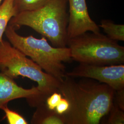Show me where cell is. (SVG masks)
I'll list each match as a JSON object with an SVG mask.
<instances>
[{
  "instance_id": "cell-13",
  "label": "cell",
  "mask_w": 124,
  "mask_h": 124,
  "mask_svg": "<svg viewBox=\"0 0 124 124\" xmlns=\"http://www.w3.org/2000/svg\"><path fill=\"white\" fill-rule=\"evenodd\" d=\"M1 110L4 112L5 116L9 124H28L26 119L16 111L10 109L8 105L3 107Z\"/></svg>"
},
{
  "instance_id": "cell-2",
  "label": "cell",
  "mask_w": 124,
  "mask_h": 124,
  "mask_svg": "<svg viewBox=\"0 0 124 124\" xmlns=\"http://www.w3.org/2000/svg\"><path fill=\"white\" fill-rule=\"evenodd\" d=\"M67 0H48L40 8L18 13L10 20L15 29L23 26L31 28L50 41L56 47H67L69 14Z\"/></svg>"
},
{
  "instance_id": "cell-5",
  "label": "cell",
  "mask_w": 124,
  "mask_h": 124,
  "mask_svg": "<svg viewBox=\"0 0 124 124\" xmlns=\"http://www.w3.org/2000/svg\"><path fill=\"white\" fill-rule=\"evenodd\" d=\"M72 59L98 65L124 64V47L100 33L87 32L69 39Z\"/></svg>"
},
{
  "instance_id": "cell-10",
  "label": "cell",
  "mask_w": 124,
  "mask_h": 124,
  "mask_svg": "<svg viewBox=\"0 0 124 124\" xmlns=\"http://www.w3.org/2000/svg\"><path fill=\"white\" fill-rule=\"evenodd\" d=\"M17 14L13 0H4L0 4V42L10 20Z\"/></svg>"
},
{
  "instance_id": "cell-4",
  "label": "cell",
  "mask_w": 124,
  "mask_h": 124,
  "mask_svg": "<svg viewBox=\"0 0 124 124\" xmlns=\"http://www.w3.org/2000/svg\"><path fill=\"white\" fill-rule=\"evenodd\" d=\"M5 34L13 46L31 58L45 72L62 81L66 73V67L63 62L72 59L69 47H54L49 44L44 37L37 39L32 36H20L15 28L9 24Z\"/></svg>"
},
{
  "instance_id": "cell-18",
  "label": "cell",
  "mask_w": 124,
  "mask_h": 124,
  "mask_svg": "<svg viewBox=\"0 0 124 124\" xmlns=\"http://www.w3.org/2000/svg\"><path fill=\"white\" fill-rule=\"evenodd\" d=\"M2 1V0H0V4H1V2Z\"/></svg>"
},
{
  "instance_id": "cell-15",
  "label": "cell",
  "mask_w": 124,
  "mask_h": 124,
  "mask_svg": "<svg viewBox=\"0 0 124 124\" xmlns=\"http://www.w3.org/2000/svg\"><path fill=\"white\" fill-rule=\"evenodd\" d=\"M62 98V95L59 92H55L46 98V103L50 109H55Z\"/></svg>"
},
{
  "instance_id": "cell-1",
  "label": "cell",
  "mask_w": 124,
  "mask_h": 124,
  "mask_svg": "<svg viewBox=\"0 0 124 124\" xmlns=\"http://www.w3.org/2000/svg\"><path fill=\"white\" fill-rule=\"evenodd\" d=\"M76 81L65 75L58 92L70 107L63 115L65 124H98L108 115L113 103L115 90L108 85L85 78Z\"/></svg>"
},
{
  "instance_id": "cell-14",
  "label": "cell",
  "mask_w": 124,
  "mask_h": 124,
  "mask_svg": "<svg viewBox=\"0 0 124 124\" xmlns=\"http://www.w3.org/2000/svg\"><path fill=\"white\" fill-rule=\"evenodd\" d=\"M108 115L109 117L107 124H124V111L120 109L114 102Z\"/></svg>"
},
{
  "instance_id": "cell-12",
  "label": "cell",
  "mask_w": 124,
  "mask_h": 124,
  "mask_svg": "<svg viewBox=\"0 0 124 124\" xmlns=\"http://www.w3.org/2000/svg\"><path fill=\"white\" fill-rule=\"evenodd\" d=\"M48 1V0H13L14 5L18 14L39 9Z\"/></svg>"
},
{
  "instance_id": "cell-11",
  "label": "cell",
  "mask_w": 124,
  "mask_h": 124,
  "mask_svg": "<svg viewBox=\"0 0 124 124\" xmlns=\"http://www.w3.org/2000/svg\"><path fill=\"white\" fill-rule=\"evenodd\" d=\"M110 39L115 41H124V24H116L109 20H102L100 25Z\"/></svg>"
},
{
  "instance_id": "cell-16",
  "label": "cell",
  "mask_w": 124,
  "mask_h": 124,
  "mask_svg": "<svg viewBox=\"0 0 124 124\" xmlns=\"http://www.w3.org/2000/svg\"><path fill=\"white\" fill-rule=\"evenodd\" d=\"M114 102L120 109L124 111V88L115 91L114 97Z\"/></svg>"
},
{
  "instance_id": "cell-6",
  "label": "cell",
  "mask_w": 124,
  "mask_h": 124,
  "mask_svg": "<svg viewBox=\"0 0 124 124\" xmlns=\"http://www.w3.org/2000/svg\"><path fill=\"white\" fill-rule=\"evenodd\" d=\"M66 75L97 80L115 91L124 88V64L98 65L80 63L72 71L66 72Z\"/></svg>"
},
{
  "instance_id": "cell-17",
  "label": "cell",
  "mask_w": 124,
  "mask_h": 124,
  "mask_svg": "<svg viewBox=\"0 0 124 124\" xmlns=\"http://www.w3.org/2000/svg\"><path fill=\"white\" fill-rule=\"evenodd\" d=\"M70 107V104L68 101L65 98H62L56 107L55 110L58 114L63 115L66 112Z\"/></svg>"
},
{
  "instance_id": "cell-9",
  "label": "cell",
  "mask_w": 124,
  "mask_h": 124,
  "mask_svg": "<svg viewBox=\"0 0 124 124\" xmlns=\"http://www.w3.org/2000/svg\"><path fill=\"white\" fill-rule=\"evenodd\" d=\"M31 120L32 124H65L63 115L58 114L55 109H50L46 102L36 107Z\"/></svg>"
},
{
  "instance_id": "cell-3",
  "label": "cell",
  "mask_w": 124,
  "mask_h": 124,
  "mask_svg": "<svg viewBox=\"0 0 124 124\" xmlns=\"http://www.w3.org/2000/svg\"><path fill=\"white\" fill-rule=\"evenodd\" d=\"M0 72L11 79L26 77L37 83L39 94L33 107L45 102L58 89L60 81L46 73L35 62L3 39L0 42Z\"/></svg>"
},
{
  "instance_id": "cell-8",
  "label": "cell",
  "mask_w": 124,
  "mask_h": 124,
  "mask_svg": "<svg viewBox=\"0 0 124 124\" xmlns=\"http://www.w3.org/2000/svg\"><path fill=\"white\" fill-rule=\"evenodd\" d=\"M39 94L36 87L25 89L19 86L14 80L0 72V109L11 101L26 98L30 106L33 107Z\"/></svg>"
},
{
  "instance_id": "cell-7",
  "label": "cell",
  "mask_w": 124,
  "mask_h": 124,
  "mask_svg": "<svg viewBox=\"0 0 124 124\" xmlns=\"http://www.w3.org/2000/svg\"><path fill=\"white\" fill-rule=\"evenodd\" d=\"M69 4L68 40L87 32L100 33V28L88 13L86 0H67Z\"/></svg>"
}]
</instances>
